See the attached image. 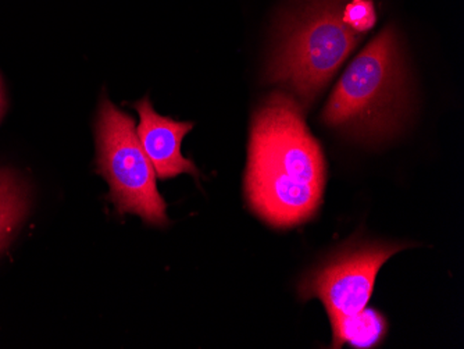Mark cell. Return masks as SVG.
<instances>
[{"instance_id": "6da1fadb", "label": "cell", "mask_w": 464, "mask_h": 349, "mask_svg": "<svg viewBox=\"0 0 464 349\" xmlns=\"http://www.w3.org/2000/svg\"><path fill=\"white\" fill-rule=\"evenodd\" d=\"M245 182L249 207L273 228H295L319 210L324 155L292 93H271L253 116Z\"/></svg>"}, {"instance_id": "7a4b0ae2", "label": "cell", "mask_w": 464, "mask_h": 349, "mask_svg": "<svg viewBox=\"0 0 464 349\" xmlns=\"http://www.w3.org/2000/svg\"><path fill=\"white\" fill-rule=\"evenodd\" d=\"M408 109L402 49L395 28L387 27L349 64L322 119L354 140L380 142L401 130Z\"/></svg>"}, {"instance_id": "3957f363", "label": "cell", "mask_w": 464, "mask_h": 349, "mask_svg": "<svg viewBox=\"0 0 464 349\" xmlns=\"http://www.w3.org/2000/svg\"><path fill=\"white\" fill-rule=\"evenodd\" d=\"M294 2L281 23L267 80L288 88L307 108L363 35L343 23V10L348 0Z\"/></svg>"}, {"instance_id": "277c9868", "label": "cell", "mask_w": 464, "mask_h": 349, "mask_svg": "<svg viewBox=\"0 0 464 349\" xmlns=\"http://www.w3.org/2000/svg\"><path fill=\"white\" fill-rule=\"evenodd\" d=\"M95 132L98 173L108 179L117 212L132 213L159 228L170 223L166 202L156 186L155 169L140 145L134 119L103 98Z\"/></svg>"}, {"instance_id": "5b68a950", "label": "cell", "mask_w": 464, "mask_h": 349, "mask_svg": "<svg viewBox=\"0 0 464 349\" xmlns=\"http://www.w3.org/2000/svg\"><path fill=\"white\" fill-rule=\"evenodd\" d=\"M403 248L399 244L352 245L310 272L299 296L304 301L320 299L331 322L357 314L369 304L380 269Z\"/></svg>"}, {"instance_id": "8992f818", "label": "cell", "mask_w": 464, "mask_h": 349, "mask_svg": "<svg viewBox=\"0 0 464 349\" xmlns=\"http://www.w3.org/2000/svg\"><path fill=\"white\" fill-rule=\"evenodd\" d=\"M132 108L140 114L138 138L155 169L156 179H173L182 173L199 176L194 161L181 153L182 140L194 129V122L176 121L170 117L160 116L148 96L135 102Z\"/></svg>"}, {"instance_id": "52a82bcc", "label": "cell", "mask_w": 464, "mask_h": 349, "mask_svg": "<svg viewBox=\"0 0 464 349\" xmlns=\"http://www.w3.org/2000/svg\"><path fill=\"white\" fill-rule=\"evenodd\" d=\"M333 348L348 344L352 348L370 349L380 345L387 337L388 322L384 315L372 307L357 314L333 320Z\"/></svg>"}, {"instance_id": "ba28073f", "label": "cell", "mask_w": 464, "mask_h": 349, "mask_svg": "<svg viewBox=\"0 0 464 349\" xmlns=\"http://www.w3.org/2000/svg\"><path fill=\"white\" fill-rule=\"evenodd\" d=\"M30 210V187L17 171L0 168V251L9 244Z\"/></svg>"}, {"instance_id": "9c48e42d", "label": "cell", "mask_w": 464, "mask_h": 349, "mask_svg": "<svg viewBox=\"0 0 464 349\" xmlns=\"http://www.w3.org/2000/svg\"><path fill=\"white\" fill-rule=\"evenodd\" d=\"M343 20L356 33L364 34L377 23V13L372 0H349L343 10Z\"/></svg>"}, {"instance_id": "30bf717a", "label": "cell", "mask_w": 464, "mask_h": 349, "mask_svg": "<svg viewBox=\"0 0 464 349\" xmlns=\"http://www.w3.org/2000/svg\"><path fill=\"white\" fill-rule=\"evenodd\" d=\"M5 111H6V95H5L4 82L0 77V120L4 119Z\"/></svg>"}]
</instances>
